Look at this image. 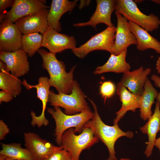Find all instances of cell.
Returning <instances> with one entry per match:
<instances>
[{"label":"cell","instance_id":"6da1fadb","mask_svg":"<svg viewBox=\"0 0 160 160\" xmlns=\"http://www.w3.org/2000/svg\"><path fill=\"white\" fill-rule=\"evenodd\" d=\"M37 52L42 58L43 68L49 74V81L51 87H54L58 93H71L75 81L73 72L76 66H73L67 72L64 63L57 60L55 54L41 49H39Z\"/></svg>","mask_w":160,"mask_h":160},{"label":"cell","instance_id":"7a4b0ae2","mask_svg":"<svg viewBox=\"0 0 160 160\" xmlns=\"http://www.w3.org/2000/svg\"><path fill=\"white\" fill-rule=\"evenodd\" d=\"M88 99L92 105L94 112L92 119L85 124L84 127L90 128L95 136L107 147L109 152L107 160H117L114 149L115 142L118 139L123 136L132 138L133 133L129 130L127 132L122 131L119 128L118 123H113L112 126L105 124L100 116L96 104L92 100Z\"/></svg>","mask_w":160,"mask_h":160},{"label":"cell","instance_id":"3957f363","mask_svg":"<svg viewBox=\"0 0 160 160\" xmlns=\"http://www.w3.org/2000/svg\"><path fill=\"white\" fill-rule=\"evenodd\" d=\"M47 111L55 121V140L59 146L61 145L62 137L65 131L74 127L75 133H81L85 127L84 125L92 119L93 116V112L89 107L80 113L72 115L65 114L57 106L48 108Z\"/></svg>","mask_w":160,"mask_h":160},{"label":"cell","instance_id":"277c9868","mask_svg":"<svg viewBox=\"0 0 160 160\" xmlns=\"http://www.w3.org/2000/svg\"><path fill=\"white\" fill-rule=\"evenodd\" d=\"M85 97L79 84L75 80L71 93L56 94L53 91L50 90L48 102L54 106L63 108L65 114L72 115L80 113L89 107Z\"/></svg>","mask_w":160,"mask_h":160},{"label":"cell","instance_id":"5b68a950","mask_svg":"<svg viewBox=\"0 0 160 160\" xmlns=\"http://www.w3.org/2000/svg\"><path fill=\"white\" fill-rule=\"evenodd\" d=\"M75 134L73 128L65 131L62 137L60 146L68 152L72 160H79L81 152L98 142L99 139L95 136L92 130L87 127H84L79 135Z\"/></svg>","mask_w":160,"mask_h":160},{"label":"cell","instance_id":"8992f818","mask_svg":"<svg viewBox=\"0 0 160 160\" xmlns=\"http://www.w3.org/2000/svg\"><path fill=\"white\" fill-rule=\"evenodd\" d=\"M115 11L121 14L128 21L140 26L148 32L159 28L160 20L153 13L146 15L142 12L132 0H116Z\"/></svg>","mask_w":160,"mask_h":160},{"label":"cell","instance_id":"52a82bcc","mask_svg":"<svg viewBox=\"0 0 160 160\" xmlns=\"http://www.w3.org/2000/svg\"><path fill=\"white\" fill-rule=\"evenodd\" d=\"M116 27H108L100 32L92 36L84 44L72 50L75 55L82 59L89 53L95 50L112 52L115 40Z\"/></svg>","mask_w":160,"mask_h":160},{"label":"cell","instance_id":"ba28073f","mask_svg":"<svg viewBox=\"0 0 160 160\" xmlns=\"http://www.w3.org/2000/svg\"><path fill=\"white\" fill-rule=\"evenodd\" d=\"M42 0H15L11 9L5 14L4 19L14 23L28 15L42 12L49 8Z\"/></svg>","mask_w":160,"mask_h":160},{"label":"cell","instance_id":"9c48e42d","mask_svg":"<svg viewBox=\"0 0 160 160\" xmlns=\"http://www.w3.org/2000/svg\"><path fill=\"white\" fill-rule=\"evenodd\" d=\"M22 84L27 90L35 88L36 89L37 97L41 101L42 104V111L41 114L36 116L33 111L31 113L32 120L31 124L33 126L36 125L40 127L43 126H47L49 124V121L45 116V111L48 102L49 93V88L51 87L49 81V79L46 76H41L38 79V83L36 85L29 84L24 79Z\"/></svg>","mask_w":160,"mask_h":160},{"label":"cell","instance_id":"30bf717a","mask_svg":"<svg viewBox=\"0 0 160 160\" xmlns=\"http://www.w3.org/2000/svg\"><path fill=\"white\" fill-rule=\"evenodd\" d=\"M25 146L31 153L33 160H46L52 154L63 148L55 146L34 132L24 133Z\"/></svg>","mask_w":160,"mask_h":160},{"label":"cell","instance_id":"8fae6325","mask_svg":"<svg viewBox=\"0 0 160 160\" xmlns=\"http://www.w3.org/2000/svg\"><path fill=\"white\" fill-rule=\"evenodd\" d=\"M22 34L14 23L4 19L0 25V50L13 52L22 49Z\"/></svg>","mask_w":160,"mask_h":160},{"label":"cell","instance_id":"7c38bea8","mask_svg":"<svg viewBox=\"0 0 160 160\" xmlns=\"http://www.w3.org/2000/svg\"><path fill=\"white\" fill-rule=\"evenodd\" d=\"M115 12L117 19V25L112 54L118 55L130 45H136L137 42L131 31L128 20L121 14L116 11Z\"/></svg>","mask_w":160,"mask_h":160},{"label":"cell","instance_id":"4fadbf2b","mask_svg":"<svg viewBox=\"0 0 160 160\" xmlns=\"http://www.w3.org/2000/svg\"><path fill=\"white\" fill-rule=\"evenodd\" d=\"M43 35L41 47L46 48L50 52L56 54L76 47V41L73 36L59 33L53 28H48Z\"/></svg>","mask_w":160,"mask_h":160},{"label":"cell","instance_id":"5bb4252c","mask_svg":"<svg viewBox=\"0 0 160 160\" xmlns=\"http://www.w3.org/2000/svg\"><path fill=\"white\" fill-rule=\"evenodd\" d=\"M27 53L22 49L13 52H0V60L11 73L17 77L27 73L30 69Z\"/></svg>","mask_w":160,"mask_h":160},{"label":"cell","instance_id":"9a60e30c","mask_svg":"<svg viewBox=\"0 0 160 160\" xmlns=\"http://www.w3.org/2000/svg\"><path fill=\"white\" fill-rule=\"evenodd\" d=\"M96 1V10L89 20L86 22L74 24V26H90L96 29V26L100 23H104L109 27L114 26L111 21V16L116 9V0H97Z\"/></svg>","mask_w":160,"mask_h":160},{"label":"cell","instance_id":"2e32d148","mask_svg":"<svg viewBox=\"0 0 160 160\" xmlns=\"http://www.w3.org/2000/svg\"><path fill=\"white\" fill-rule=\"evenodd\" d=\"M151 71L149 68L144 69L143 67L141 66L133 71L123 73L117 85L123 86L132 93L140 95Z\"/></svg>","mask_w":160,"mask_h":160},{"label":"cell","instance_id":"e0dca14e","mask_svg":"<svg viewBox=\"0 0 160 160\" xmlns=\"http://www.w3.org/2000/svg\"><path fill=\"white\" fill-rule=\"evenodd\" d=\"M49 10L22 17L14 23L22 35L39 32L43 35L48 28L47 16Z\"/></svg>","mask_w":160,"mask_h":160},{"label":"cell","instance_id":"ac0fdd59","mask_svg":"<svg viewBox=\"0 0 160 160\" xmlns=\"http://www.w3.org/2000/svg\"><path fill=\"white\" fill-rule=\"evenodd\" d=\"M78 1L52 0L47 16L48 28H53L58 32H60L61 30L59 22L60 18L64 13L72 11Z\"/></svg>","mask_w":160,"mask_h":160},{"label":"cell","instance_id":"d6986e66","mask_svg":"<svg viewBox=\"0 0 160 160\" xmlns=\"http://www.w3.org/2000/svg\"><path fill=\"white\" fill-rule=\"evenodd\" d=\"M140 130L144 134H147L148 141L144 153L147 157L151 156L154 146L157 134L160 131V103L156 100L154 113L148 120V121Z\"/></svg>","mask_w":160,"mask_h":160},{"label":"cell","instance_id":"ffe728a7","mask_svg":"<svg viewBox=\"0 0 160 160\" xmlns=\"http://www.w3.org/2000/svg\"><path fill=\"white\" fill-rule=\"evenodd\" d=\"M116 92L121 103V106L116 113L113 123H118L127 111L135 112L136 109L140 108V95L132 93L121 86L117 85Z\"/></svg>","mask_w":160,"mask_h":160},{"label":"cell","instance_id":"44dd1931","mask_svg":"<svg viewBox=\"0 0 160 160\" xmlns=\"http://www.w3.org/2000/svg\"><path fill=\"white\" fill-rule=\"evenodd\" d=\"M127 52V49L118 55L111 54L106 62L96 68L94 74L97 75L107 72L124 73L130 71V65L126 60Z\"/></svg>","mask_w":160,"mask_h":160},{"label":"cell","instance_id":"7402d4cb","mask_svg":"<svg viewBox=\"0 0 160 160\" xmlns=\"http://www.w3.org/2000/svg\"><path fill=\"white\" fill-rule=\"evenodd\" d=\"M129 23L131 31L137 40V49L141 51L151 49L160 54V42L140 26L131 21H129Z\"/></svg>","mask_w":160,"mask_h":160},{"label":"cell","instance_id":"603a6c76","mask_svg":"<svg viewBox=\"0 0 160 160\" xmlns=\"http://www.w3.org/2000/svg\"><path fill=\"white\" fill-rule=\"evenodd\" d=\"M158 93L148 78L140 95V116L144 121L148 120L153 114L151 108Z\"/></svg>","mask_w":160,"mask_h":160},{"label":"cell","instance_id":"cb8c5ba5","mask_svg":"<svg viewBox=\"0 0 160 160\" xmlns=\"http://www.w3.org/2000/svg\"><path fill=\"white\" fill-rule=\"evenodd\" d=\"M0 88L7 92L15 97L22 90V81L18 77L10 73L6 64L0 61Z\"/></svg>","mask_w":160,"mask_h":160},{"label":"cell","instance_id":"d4e9b609","mask_svg":"<svg viewBox=\"0 0 160 160\" xmlns=\"http://www.w3.org/2000/svg\"><path fill=\"white\" fill-rule=\"evenodd\" d=\"M1 144L2 149L0 151V154L16 160H33L29 151L26 148H22L20 143Z\"/></svg>","mask_w":160,"mask_h":160},{"label":"cell","instance_id":"484cf974","mask_svg":"<svg viewBox=\"0 0 160 160\" xmlns=\"http://www.w3.org/2000/svg\"><path fill=\"white\" fill-rule=\"evenodd\" d=\"M43 35L39 33H33L22 35V49L28 56L31 57L41 47Z\"/></svg>","mask_w":160,"mask_h":160},{"label":"cell","instance_id":"4316f807","mask_svg":"<svg viewBox=\"0 0 160 160\" xmlns=\"http://www.w3.org/2000/svg\"><path fill=\"white\" fill-rule=\"evenodd\" d=\"M116 90L115 84L111 81H104L100 87V93L105 102L107 99L112 97Z\"/></svg>","mask_w":160,"mask_h":160},{"label":"cell","instance_id":"83f0119b","mask_svg":"<svg viewBox=\"0 0 160 160\" xmlns=\"http://www.w3.org/2000/svg\"><path fill=\"white\" fill-rule=\"evenodd\" d=\"M46 160H72L68 152L61 149L51 154Z\"/></svg>","mask_w":160,"mask_h":160},{"label":"cell","instance_id":"f1b7e54d","mask_svg":"<svg viewBox=\"0 0 160 160\" xmlns=\"http://www.w3.org/2000/svg\"><path fill=\"white\" fill-rule=\"evenodd\" d=\"M15 0H0V22L1 23L4 20L6 9L13 6Z\"/></svg>","mask_w":160,"mask_h":160},{"label":"cell","instance_id":"f546056e","mask_svg":"<svg viewBox=\"0 0 160 160\" xmlns=\"http://www.w3.org/2000/svg\"><path fill=\"white\" fill-rule=\"evenodd\" d=\"M9 129L7 125L2 120H0V140H4L5 136L9 133Z\"/></svg>","mask_w":160,"mask_h":160},{"label":"cell","instance_id":"4dcf8cb0","mask_svg":"<svg viewBox=\"0 0 160 160\" xmlns=\"http://www.w3.org/2000/svg\"><path fill=\"white\" fill-rule=\"evenodd\" d=\"M13 96L9 92L2 90L0 91V104L2 102L7 103L13 99Z\"/></svg>","mask_w":160,"mask_h":160},{"label":"cell","instance_id":"1f68e13d","mask_svg":"<svg viewBox=\"0 0 160 160\" xmlns=\"http://www.w3.org/2000/svg\"><path fill=\"white\" fill-rule=\"evenodd\" d=\"M151 79L154 82L155 85L160 89V76L153 74L151 77ZM156 99L160 103V92H158Z\"/></svg>","mask_w":160,"mask_h":160},{"label":"cell","instance_id":"d6a6232c","mask_svg":"<svg viewBox=\"0 0 160 160\" xmlns=\"http://www.w3.org/2000/svg\"><path fill=\"white\" fill-rule=\"evenodd\" d=\"M90 1V0H80V3L79 6V9H81L86 5H88Z\"/></svg>","mask_w":160,"mask_h":160},{"label":"cell","instance_id":"836d02e7","mask_svg":"<svg viewBox=\"0 0 160 160\" xmlns=\"http://www.w3.org/2000/svg\"><path fill=\"white\" fill-rule=\"evenodd\" d=\"M156 68L158 73L160 74V56L158 57L156 60Z\"/></svg>","mask_w":160,"mask_h":160},{"label":"cell","instance_id":"e575fe53","mask_svg":"<svg viewBox=\"0 0 160 160\" xmlns=\"http://www.w3.org/2000/svg\"><path fill=\"white\" fill-rule=\"evenodd\" d=\"M154 146H155L159 149L160 156V136L156 139Z\"/></svg>","mask_w":160,"mask_h":160},{"label":"cell","instance_id":"d590c367","mask_svg":"<svg viewBox=\"0 0 160 160\" xmlns=\"http://www.w3.org/2000/svg\"><path fill=\"white\" fill-rule=\"evenodd\" d=\"M7 157L5 155L0 154V160H5Z\"/></svg>","mask_w":160,"mask_h":160},{"label":"cell","instance_id":"8d00e7d4","mask_svg":"<svg viewBox=\"0 0 160 160\" xmlns=\"http://www.w3.org/2000/svg\"><path fill=\"white\" fill-rule=\"evenodd\" d=\"M151 1L156 4H160V0H152Z\"/></svg>","mask_w":160,"mask_h":160},{"label":"cell","instance_id":"74e56055","mask_svg":"<svg viewBox=\"0 0 160 160\" xmlns=\"http://www.w3.org/2000/svg\"><path fill=\"white\" fill-rule=\"evenodd\" d=\"M135 2L137 4V3H140L142 2L143 0H134Z\"/></svg>","mask_w":160,"mask_h":160},{"label":"cell","instance_id":"f35d334b","mask_svg":"<svg viewBox=\"0 0 160 160\" xmlns=\"http://www.w3.org/2000/svg\"><path fill=\"white\" fill-rule=\"evenodd\" d=\"M5 160H16L11 157H7Z\"/></svg>","mask_w":160,"mask_h":160},{"label":"cell","instance_id":"ab89813d","mask_svg":"<svg viewBox=\"0 0 160 160\" xmlns=\"http://www.w3.org/2000/svg\"><path fill=\"white\" fill-rule=\"evenodd\" d=\"M120 160H131L128 159L121 158V159Z\"/></svg>","mask_w":160,"mask_h":160}]
</instances>
